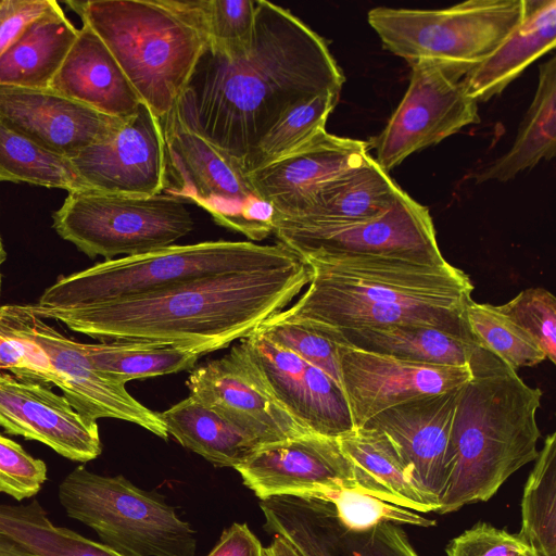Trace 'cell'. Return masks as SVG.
I'll return each mask as SVG.
<instances>
[{
	"label": "cell",
	"mask_w": 556,
	"mask_h": 556,
	"mask_svg": "<svg viewBox=\"0 0 556 556\" xmlns=\"http://www.w3.org/2000/svg\"><path fill=\"white\" fill-rule=\"evenodd\" d=\"M344 80L323 37L291 11L256 0L249 42H208L168 115L241 164L290 109L340 94Z\"/></svg>",
	"instance_id": "obj_1"
},
{
	"label": "cell",
	"mask_w": 556,
	"mask_h": 556,
	"mask_svg": "<svg viewBox=\"0 0 556 556\" xmlns=\"http://www.w3.org/2000/svg\"><path fill=\"white\" fill-rule=\"evenodd\" d=\"M311 280L303 261L186 280L136 296L73 308H40L73 331L102 341L174 343L200 356L225 349L282 311Z\"/></svg>",
	"instance_id": "obj_2"
},
{
	"label": "cell",
	"mask_w": 556,
	"mask_h": 556,
	"mask_svg": "<svg viewBox=\"0 0 556 556\" xmlns=\"http://www.w3.org/2000/svg\"><path fill=\"white\" fill-rule=\"evenodd\" d=\"M307 289L275 314L326 329L419 325L471 339L464 318L470 277L447 261L311 256Z\"/></svg>",
	"instance_id": "obj_3"
},
{
	"label": "cell",
	"mask_w": 556,
	"mask_h": 556,
	"mask_svg": "<svg viewBox=\"0 0 556 556\" xmlns=\"http://www.w3.org/2000/svg\"><path fill=\"white\" fill-rule=\"evenodd\" d=\"M469 367L471 378L459 389L453 417L450 473L439 514L490 500L539 454L542 390L478 345Z\"/></svg>",
	"instance_id": "obj_4"
},
{
	"label": "cell",
	"mask_w": 556,
	"mask_h": 556,
	"mask_svg": "<svg viewBox=\"0 0 556 556\" xmlns=\"http://www.w3.org/2000/svg\"><path fill=\"white\" fill-rule=\"evenodd\" d=\"M65 3L100 37L140 100L163 122L210 41L202 0Z\"/></svg>",
	"instance_id": "obj_5"
},
{
	"label": "cell",
	"mask_w": 556,
	"mask_h": 556,
	"mask_svg": "<svg viewBox=\"0 0 556 556\" xmlns=\"http://www.w3.org/2000/svg\"><path fill=\"white\" fill-rule=\"evenodd\" d=\"M302 258L283 245L205 241L123 256L60 277L37 307L73 308L154 292L194 278L290 265Z\"/></svg>",
	"instance_id": "obj_6"
},
{
	"label": "cell",
	"mask_w": 556,
	"mask_h": 556,
	"mask_svg": "<svg viewBox=\"0 0 556 556\" xmlns=\"http://www.w3.org/2000/svg\"><path fill=\"white\" fill-rule=\"evenodd\" d=\"M527 7L528 0H470L434 10L378 7L367 20L386 50L460 79L515 30Z\"/></svg>",
	"instance_id": "obj_7"
},
{
	"label": "cell",
	"mask_w": 556,
	"mask_h": 556,
	"mask_svg": "<svg viewBox=\"0 0 556 556\" xmlns=\"http://www.w3.org/2000/svg\"><path fill=\"white\" fill-rule=\"evenodd\" d=\"M66 515L96 531L123 556H194L195 532L155 492L122 475L101 476L76 467L59 485Z\"/></svg>",
	"instance_id": "obj_8"
},
{
	"label": "cell",
	"mask_w": 556,
	"mask_h": 556,
	"mask_svg": "<svg viewBox=\"0 0 556 556\" xmlns=\"http://www.w3.org/2000/svg\"><path fill=\"white\" fill-rule=\"evenodd\" d=\"M52 220L62 239L105 261L173 245L194 227L185 202L167 193L135 197L89 188L70 191Z\"/></svg>",
	"instance_id": "obj_9"
},
{
	"label": "cell",
	"mask_w": 556,
	"mask_h": 556,
	"mask_svg": "<svg viewBox=\"0 0 556 556\" xmlns=\"http://www.w3.org/2000/svg\"><path fill=\"white\" fill-rule=\"evenodd\" d=\"M163 126L167 194L194 203L214 222L253 241L273 235L275 211L253 189L241 164L173 116Z\"/></svg>",
	"instance_id": "obj_10"
},
{
	"label": "cell",
	"mask_w": 556,
	"mask_h": 556,
	"mask_svg": "<svg viewBox=\"0 0 556 556\" xmlns=\"http://www.w3.org/2000/svg\"><path fill=\"white\" fill-rule=\"evenodd\" d=\"M273 235L302 260L311 256H391L444 262L426 206L401 190L381 216L351 225L275 218Z\"/></svg>",
	"instance_id": "obj_11"
},
{
	"label": "cell",
	"mask_w": 556,
	"mask_h": 556,
	"mask_svg": "<svg viewBox=\"0 0 556 556\" xmlns=\"http://www.w3.org/2000/svg\"><path fill=\"white\" fill-rule=\"evenodd\" d=\"M0 324L42 349L53 371V384L78 413L94 421L99 418L128 421L163 440L168 439L159 413L131 396L125 384L101 375L90 363L81 342L46 324L30 305L0 306Z\"/></svg>",
	"instance_id": "obj_12"
},
{
	"label": "cell",
	"mask_w": 556,
	"mask_h": 556,
	"mask_svg": "<svg viewBox=\"0 0 556 556\" xmlns=\"http://www.w3.org/2000/svg\"><path fill=\"white\" fill-rule=\"evenodd\" d=\"M408 88L386 127L367 142L386 172L413 153L480 123L478 102L462 79L426 62L414 63Z\"/></svg>",
	"instance_id": "obj_13"
},
{
	"label": "cell",
	"mask_w": 556,
	"mask_h": 556,
	"mask_svg": "<svg viewBox=\"0 0 556 556\" xmlns=\"http://www.w3.org/2000/svg\"><path fill=\"white\" fill-rule=\"evenodd\" d=\"M186 384L191 396L260 446L314 433L274 397L241 341L223 357L194 367Z\"/></svg>",
	"instance_id": "obj_14"
},
{
	"label": "cell",
	"mask_w": 556,
	"mask_h": 556,
	"mask_svg": "<svg viewBox=\"0 0 556 556\" xmlns=\"http://www.w3.org/2000/svg\"><path fill=\"white\" fill-rule=\"evenodd\" d=\"M336 344L354 428L392 406L459 389L471 378L469 365H430Z\"/></svg>",
	"instance_id": "obj_15"
},
{
	"label": "cell",
	"mask_w": 556,
	"mask_h": 556,
	"mask_svg": "<svg viewBox=\"0 0 556 556\" xmlns=\"http://www.w3.org/2000/svg\"><path fill=\"white\" fill-rule=\"evenodd\" d=\"M235 469L261 501L279 496L312 498L334 489L365 492L338 438L317 433L263 445Z\"/></svg>",
	"instance_id": "obj_16"
},
{
	"label": "cell",
	"mask_w": 556,
	"mask_h": 556,
	"mask_svg": "<svg viewBox=\"0 0 556 556\" xmlns=\"http://www.w3.org/2000/svg\"><path fill=\"white\" fill-rule=\"evenodd\" d=\"M71 163L84 188L135 197L161 193L167 178L162 123L141 102L112 136L84 149Z\"/></svg>",
	"instance_id": "obj_17"
},
{
	"label": "cell",
	"mask_w": 556,
	"mask_h": 556,
	"mask_svg": "<svg viewBox=\"0 0 556 556\" xmlns=\"http://www.w3.org/2000/svg\"><path fill=\"white\" fill-rule=\"evenodd\" d=\"M241 342L274 397L309 431L339 438L354 429L343 390L327 374L258 330Z\"/></svg>",
	"instance_id": "obj_18"
},
{
	"label": "cell",
	"mask_w": 556,
	"mask_h": 556,
	"mask_svg": "<svg viewBox=\"0 0 556 556\" xmlns=\"http://www.w3.org/2000/svg\"><path fill=\"white\" fill-rule=\"evenodd\" d=\"M0 426L74 462L87 463L102 452L97 421L49 387L8 374H0Z\"/></svg>",
	"instance_id": "obj_19"
},
{
	"label": "cell",
	"mask_w": 556,
	"mask_h": 556,
	"mask_svg": "<svg viewBox=\"0 0 556 556\" xmlns=\"http://www.w3.org/2000/svg\"><path fill=\"white\" fill-rule=\"evenodd\" d=\"M127 118L105 115L49 88L0 86V123L70 160L108 139Z\"/></svg>",
	"instance_id": "obj_20"
},
{
	"label": "cell",
	"mask_w": 556,
	"mask_h": 556,
	"mask_svg": "<svg viewBox=\"0 0 556 556\" xmlns=\"http://www.w3.org/2000/svg\"><path fill=\"white\" fill-rule=\"evenodd\" d=\"M459 389L392 406L362 426L384 432L395 443L417 485L438 508L450 473V435Z\"/></svg>",
	"instance_id": "obj_21"
},
{
	"label": "cell",
	"mask_w": 556,
	"mask_h": 556,
	"mask_svg": "<svg viewBox=\"0 0 556 556\" xmlns=\"http://www.w3.org/2000/svg\"><path fill=\"white\" fill-rule=\"evenodd\" d=\"M368 143L324 131L306 144L248 173L258 194L275 211V218H294L330 180L357 166Z\"/></svg>",
	"instance_id": "obj_22"
},
{
	"label": "cell",
	"mask_w": 556,
	"mask_h": 556,
	"mask_svg": "<svg viewBox=\"0 0 556 556\" xmlns=\"http://www.w3.org/2000/svg\"><path fill=\"white\" fill-rule=\"evenodd\" d=\"M49 89L117 118L131 116L142 102L100 37L83 24Z\"/></svg>",
	"instance_id": "obj_23"
},
{
	"label": "cell",
	"mask_w": 556,
	"mask_h": 556,
	"mask_svg": "<svg viewBox=\"0 0 556 556\" xmlns=\"http://www.w3.org/2000/svg\"><path fill=\"white\" fill-rule=\"evenodd\" d=\"M555 42L556 1L528 0L527 13L515 30L462 78L467 93L478 103L501 94Z\"/></svg>",
	"instance_id": "obj_24"
},
{
	"label": "cell",
	"mask_w": 556,
	"mask_h": 556,
	"mask_svg": "<svg viewBox=\"0 0 556 556\" xmlns=\"http://www.w3.org/2000/svg\"><path fill=\"white\" fill-rule=\"evenodd\" d=\"M338 440L366 493L417 513L437 511L438 506L421 492L412 468L384 432L358 427Z\"/></svg>",
	"instance_id": "obj_25"
},
{
	"label": "cell",
	"mask_w": 556,
	"mask_h": 556,
	"mask_svg": "<svg viewBox=\"0 0 556 556\" xmlns=\"http://www.w3.org/2000/svg\"><path fill=\"white\" fill-rule=\"evenodd\" d=\"M402 189L369 154L357 166L327 182L292 219L320 225H351L384 214Z\"/></svg>",
	"instance_id": "obj_26"
},
{
	"label": "cell",
	"mask_w": 556,
	"mask_h": 556,
	"mask_svg": "<svg viewBox=\"0 0 556 556\" xmlns=\"http://www.w3.org/2000/svg\"><path fill=\"white\" fill-rule=\"evenodd\" d=\"M77 33L54 0L0 55V86L48 89Z\"/></svg>",
	"instance_id": "obj_27"
},
{
	"label": "cell",
	"mask_w": 556,
	"mask_h": 556,
	"mask_svg": "<svg viewBox=\"0 0 556 556\" xmlns=\"http://www.w3.org/2000/svg\"><path fill=\"white\" fill-rule=\"evenodd\" d=\"M304 324L336 343L430 365L467 366L477 348L471 339L419 325L333 330Z\"/></svg>",
	"instance_id": "obj_28"
},
{
	"label": "cell",
	"mask_w": 556,
	"mask_h": 556,
	"mask_svg": "<svg viewBox=\"0 0 556 556\" xmlns=\"http://www.w3.org/2000/svg\"><path fill=\"white\" fill-rule=\"evenodd\" d=\"M260 506L264 529L273 536L266 556H340L344 530L327 503L279 496Z\"/></svg>",
	"instance_id": "obj_29"
},
{
	"label": "cell",
	"mask_w": 556,
	"mask_h": 556,
	"mask_svg": "<svg viewBox=\"0 0 556 556\" xmlns=\"http://www.w3.org/2000/svg\"><path fill=\"white\" fill-rule=\"evenodd\" d=\"M556 152V59L539 67V84L533 100L519 126L511 148L477 175V182H506L520 172L548 161Z\"/></svg>",
	"instance_id": "obj_30"
},
{
	"label": "cell",
	"mask_w": 556,
	"mask_h": 556,
	"mask_svg": "<svg viewBox=\"0 0 556 556\" xmlns=\"http://www.w3.org/2000/svg\"><path fill=\"white\" fill-rule=\"evenodd\" d=\"M159 415L168 435L218 467L235 469L261 447L191 395Z\"/></svg>",
	"instance_id": "obj_31"
},
{
	"label": "cell",
	"mask_w": 556,
	"mask_h": 556,
	"mask_svg": "<svg viewBox=\"0 0 556 556\" xmlns=\"http://www.w3.org/2000/svg\"><path fill=\"white\" fill-rule=\"evenodd\" d=\"M92 366L104 377L125 384L193 369L201 357L198 353L168 342L146 340H113L83 343Z\"/></svg>",
	"instance_id": "obj_32"
},
{
	"label": "cell",
	"mask_w": 556,
	"mask_h": 556,
	"mask_svg": "<svg viewBox=\"0 0 556 556\" xmlns=\"http://www.w3.org/2000/svg\"><path fill=\"white\" fill-rule=\"evenodd\" d=\"M0 530L38 556H123L102 543L55 526L36 500L26 505L0 504Z\"/></svg>",
	"instance_id": "obj_33"
},
{
	"label": "cell",
	"mask_w": 556,
	"mask_h": 556,
	"mask_svg": "<svg viewBox=\"0 0 556 556\" xmlns=\"http://www.w3.org/2000/svg\"><path fill=\"white\" fill-rule=\"evenodd\" d=\"M522 539L542 556H556V433L548 434L523 488Z\"/></svg>",
	"instance_id": "obj_34"
},
{
	"label": "cell",
	"mask_w": 556,
	"mask_h": 556,
	"mask_svg": "<svg viewBox=\"0 0 556 556\" xmlns=\"http://www.w3.org/2000/svg\"><path fill=\"white\" fill-rule=\"evenodd\" d=\"M0 181L26 182L67 192L84 188L70 159L43 149L2 123Z\"/></svg>",
	"instance_id": "obj_35"
},
{
	"label": "cell",
	"mask_w": 556,
	"mask_h": 556,
	"mask_svg": "<svg viewBox=\"0 0 556 556\" xmlns=\"http://www.w3.org/2000/svg\"><path fill=\"white\" fill-rule=\"evenodd\" d=\"M339 96L324 92L290 109L245 156L243 170L248 174L283 157L326 131Z\"/></svg>",
	"instance_id": "obj_36"
},
{
	"label": "cell",
	"mask_w": 556,
	"mask_h": 556,
	"mask_svg": "<svg viewBox=\"0 0 556 556\" xmlns=\"http://www.w3.org/2000/svg\"><path fill=\"white\" fill-rule=\"evenodd\" d=\"M464 318L471 340L511 369L517 371L546 361L541 346L498 305L471 301Z\"/></svg>",
	"instance_id": "obj_37"
},
{
	"label": "cell",
	"mask_w": 556,
	"mask_h": 556,
	"mask_svg": "<svg viewBox=\"0 0 556 556\" xmlns=\"http://www.w3.org/2000/svg\"><path fill=\"white\" fill-rule=\"evenodd\" d=\"M329 504L338 525L348 533L367 532L383 523L431 527L435 521L417 511L355 489L325 490L312 498Z\"/></svg>",
	"instance_id": "obj_38"
},
{
	"label": "cell",
	"mask_w": 556,
	"mask_h": 556,
	"mask_svg": "<svg viewBox=\"0 0 556 556\" xmlns=\"http://www.w3.org/2000/svg\"><path fill=\"white\" fill-rule=\"evenodd\" d=\"M333 379L341 388L337 344L308 325L270 316L257 329Z\"/></svg>",
	"instance_id": "obj_39"
},
{
	"label": "cell",
	"mask_w": 556,
	"mask_h": 556,
	"mask_svg": "<svg viewBox=\"0 0 556 556\" xmlns=\"http://www.w3.org/2000/svg\"><path fill=\"white\" fill-rule=\"evenodd\" d=\"M556 363V298L544 288H528L498 305Z\"/></svg>",
	"instance_id": "obj_40"
},
{
	"label": "cell",
	"mask_w": 556,
	"mask_h": 556,
	"mask_svg": "<svg viewBox=\"0 0 556 556\" xmlns=\"http://www.w3.org/2000/svg\"><path fill=\"white\" fill-rule=\"evenodd\" d=\"M211 43L235 49L249 42L256 0H202Z\"/></svg>",
	"instance_id": "obj_41"
},
{
	"label": "cell",
	"mask_w": 556,
	"mask_h": 556,
	"mask_svg": "<svg viewBox=\"0 0 556 556\" xmlns=\"http://www.w3.org/2000/svg\"><path fill=\"white\" fill-rule=\"evenodd\" d=\"M46 480V463L0 433V492L23 501L35 496Z\"/></svg>",
	"instance_id": "obj_42"
},
{
	"label": "cell",
	"mask_w": 556,
	"mask_h": 556,
	"mask_svg": "<svg viewBox=\"0 0 556 556\" xmlns=\"http://www.w3.org/2000/svg\"><path fill=\"white\" fill-rule=\"evenodd\" d=\"M532 548L519 533L479 522L454 538L447 556H521Z\"/></svg>",
	"instance_id": "obj_43"
},
{
	"label": "cell",
	"mask_w": 556,
	"mask_h": 556,
	"mask_svg": "<svg viewBox=\"0 0 556 556\" xmlns=\"http://www.w3.org/2000/svg\"><path fill=\"white\" fill-rule=\"evenodd\" d=\"M0 370H9L21 380L52 383L53 371L42 349L16 336L0 324Z\"/></svg>",
	"instance_id": "obj_44"
},
{
	"label": "cell",
	"mask_w": 556,
	"mask_h": 556,
	"mask_svg": "<svg viewBox=\"0 0 556 556\" xmlns=\"http://www.w3.org/2000/svg\"><path fill=\"white\" fill-rule=\"evenodd\" d=\"M343 540L349 556H419L405 532L393 523L362 533L344 531Z\"/></svg>",
	"instance_id": "obj_45"
},
{
	"label": "cell",
	"mask_w": 556,
	"mask_h": 556,
	"mask_svg": "<svg viewBox=\"0 0 556 556\" xmlns=\"http://www.w3.org/2000/svg\"><path fill=\"white\" fill-rule=\"evenodd\" d=\"M54 0H0V55Z\"/></svg>",
	"instance_id": "obj_46"
},
{
	"label": "cell",
	"mask_w": 556,
	"mask_h": 556,
	"mask_svg": "<svg viewBox=\"0 0 556 556\" xmlns=\"http://www.w3.org/2000/svg\"><path fill=\"white\" fill-rule=\"evenodd\" d=\"M206 556H266L257 536L247 523L233 522L225 529Z\"/></svg>",
	"instance_id": "obj_47"
},
{
	"label": "cell",
	"mask_w": 556,
	"mask_h": 556,
	"mask_svg": "<svg viewBox=\"0 0 556 556\" xmlns=\"http://www.w3.org/2000/svg\"><path fill=\"white\" fill-rule=\"evenodd\" d=\"M0 556H38L12 535L0 530Z\"/></svg>",
	"instance_id": "obj_48"
},
{
	"label": "cell",
	"mask_w": 556,
	"mask_h": 556,
	"mask_svg": "<svg viewBox=\"0 0 556 556\" xmlns=\"http://www.w3.org/2000/svg\"><path fill=\"white\" fill-rule=\"evenodd\" d=\"M5 260H7V252L4 250L2 238H1V235H0V291H1V281H2L1 266L4 263Z\"/></svg>",
	"instance_id": "obj_49"
},
{
	"label": "cell",
	"mask_w": 556,
	"mask_h": 556,
	"mask_svg": "<svg viewBox=\"0 0 556 556\" xmlns=\"http://www.w3.org/2000/svg\"><path fill=\"white\" fill-rule=\"evenodd\" d=\"M521 556H542L541 554H539L536 551H534L533 548H530L528 552H526L523 555Z\"/></svg>",
	"instance_id": "obj_50"
}]
</instances>
